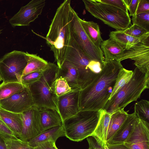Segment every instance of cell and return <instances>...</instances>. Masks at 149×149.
Wrapping results in <instances>:
<instances>
[{
	"mask_svg": "<svg viewBox=\"0 0 149 149\" xmlns=\"http://www.w3.org/2000/svg\"><path fill=\"white\" fill-rule=\"evenodd\" d=\"M0 119L18 138L22 127L20 114L10 112L1 107Z\"/></svg>",
	"mask_w": 149,
	"mask_h": 149,
	"instance_id": "obj_20",
	"label": "cell"
},
{
	"mask_svg": "<svg viewBox=\"0 0 149 149\" xmlns=\"http://www.w3.org/2000/svg\"><path fill=\"white\" fill-rule=\"evenodd\" d=\"M80 90H72L58 97V107L59 113L63 121L76 114L80 111L79 105Z\"/></svg>",
	"mask_w": 149,
	"mask_h": 149,
	"instance_id": "obj_15",
	"label": "cell"
},
{
	"mask_svg": "<svg viewBox=\"0 0 149 149\" xmlns=\"http://www.w3.org/2000/svg\"><path fill=\"white\" fill-rule=\"evenodd\" d=\"M109 36L110 38L124 45L126 50H127L146 38L149 36V33L141 38H137L126 34L123 31L116 30L111 32Z\"/></svg>",
	"mask_w": 149,
	"mask_h": 149,
	"instance_id": "obj_24",
	"label": "cell"
},
{
	"mask_svg": "<svg viewBox=\"0 0 149 149\" xmlns=\"http://www.w3.org/2000/svg\"><path fill=\"white\" fill-rule=\"evenodd\" d=\"M45 0H32L22 7L19 11L9 20L14 28L16 26H29L40 15L45 6Z\"/></svg>",
	"mask_w": 149,
	"mask_h": 149,
	"instance_id": "obj_11",
	"label": "cell"
},
{
	"mask_svg": "<svg viewBox=\"0 0 149 149\" xmlns=\"http://www.w3.org/2000/svg\"><path fill=\"white\" fill-rule=\"evenodd\" d=\"M123 31L129 35L137 38H141L149 33V31L141 27L133 24Z\"/></svg>",
	"mask_w": 149,
	"mask_h": 149,
	"instance_id": "obj_35",
	"label": "cell"
},
{
	"mask_svg": "<svg viewBox=\"0 0 149 149\" xmlns=\"http://www.w3.org/2000/svg\"><path fill=\"white\" fill-rule=\"evenodd\" d=\"M65 136L63 126H56L47 129L27 142L29 145L35 148L39 144L51 140L55 141L59 137Z\"/></svg>",
	"mask_w": 149,
	"mask_h": 149,
	"instance_id": "obj_19",
	"label": "cell"
},
{
	"mask_svg": "<svg viewBox=\"0 0 149 149\" xmlns=\"http://www.w3.org/2000/svg\"><path fill=\"white\" fill-rule=\"evenodd\" d=\"M2 29H0V34L1 33H2Z\"/></svg>",
	"mask_w": 149,
	"mask_h": 149,
	"instance_id": "obj_45",
	"label": "cell"
},
{
	"mask_svg": "<svg viewBox=\"0 0 149 149\" xmlns=\"http://www.w3.org/2000/svg\"><path fill=\"white\" fill-rule=\"evenodd\" d=\"M137 118L134 112L128 114L119 129L106 144L111 145L124 143L132 131Z\"/></svg>",
	"mask_w": 149,
	"mask_h": 149,
	"instance_id": "obj_17",
	"label": "cell"
},
{
	"mask_svg": "<svg viewBox=\"0 0 149 149\" xmlns=\"http://www.w3.org/2000/svg\"><path fill=\"white\" fill-rule=\"evenodd\" d=\"M0 136L3 139L7 149H34V148L29 145L27 142L23 141L19 138Z\"/></svg>",
	"mask_w": 149,
	"mask_h": 149,
	"instance_id": "obj_31",
	"label": "cell"
},
{
	"mask_svg": "<svg viewBox=\"0 0 149 149\" xmlns=\"http://www.w3.org/2000/svg\"><path fill=\"white\" fill-rule=\"evenodd\" d=\"M28 88L33 98V106L39 109L55 110L59 113L58 97L52 88L40 80L31 85Z\"/></svg>",
	"mask_w": 149,
	"mask_h": 149,
	"instance_id": "obj_10",
	"label": "cell"
},
{
	"mask_svg": "<svg viewBox=\"0 0 149 149\" xmlns=\"http://www.w3.org/2000/svg\"><path fill=\"white\" fill-rule=\"evenodd\" d=\"M71 15L70 29L73 38L91 59L104 63V57L102 52L89 38L81 24L78 14L72 7Z\"/></svg>",
	"mask_w": 149,
	"mask_h": 149,
	"instance_id": "obj_8",
	"label": "cell"
},
{
	"mask_svg": "<svg viewBox=\"0 0 149 149\" xmlns=\"http://www.w3.org/2000/svg\"><path fill=\"white\" fill-rule=\"evenodd\" d=\"M86 139L89 147L94 149H109L106 143L96 137L90 136Z\"/></svg>",
	"mask_w": 149,
	"mask_h": 149,
	"instance_id": "obj_36",
	"label": "cell"
},
{
	"mask_svg": "<svg viewBox=\"0 0 149 149\" xmlns=\"http://www.w3.org/2000/svg\"><path fill=\"white\" fill-rule=\"evenodd\" d=\"M22 127L19 138L27 142L42 132L39 109L34 106L20 113Z\"/></svg>",
	"mask_w": 149,
	"mask_h": 149,
	"instance_id": "obj_12",
	"label": "cell"
},
{
	"mask_svg": "<svg viewBox=\"0 0 149 149\" xmlns=\"http://www.w3.org/2000/svg\"><path fill=\"white\" fill-rule=\"evenodd\" d=\"M1 81H2V79L1 78V76L0 75V82Z\"/></svg>",
	"mask_w": 149,
	"mask_h": 149,
	"instance_id": "obj_44",
	"label": "cell"
},
{
	"mask_svg": "<svg viewBox=\"0 0 149 149\" xmlns=\"http://www.w3.org/2000/svg\"><path fill=\"white\" fill-rule=\"evenodd\" d=\"M53 88L54 92L58 97L72 90L68 85L66 79L63 77L58 78L56 79L54 84Z\"/></svg>",
	"mask_w": 149,
	"mask_h": 149,
	"instance_id": "obj_32",
	"label": "cell"
},
{
	"mask_svg": "<svg viewBox=\"0 0 149 149\" xmlns=\"http://www.w3.org/2000/svg\"><path fill=\"white\" fill-rule=\"evenodd\" d=\"M123 67L120 61L104 60L103 67L94 81L80 90L79 102L80 110L104 109L112 93L118 74Z\"/></svg>",
	"mask_w": 149,
	"mask_h": 149,
	"instance_id": "obj_1",
	"label": "cell"
},
{
	"mask_svg": "<svg viewBox=\"0 0 149 149\" xmlns=\"http://www.w3.org/2000/svg\"><path fill=\"white\" fill-rule=\"evenodd\" d=\"M127 59L133 60L141 71L149 74V36L126 50L115 60L121 62Z\"/></svg>",
	"mask_w": 149,
	"mask_h": 149,
	"instance_id": "obj_9",
	"label": "cell"
},
{
	"mask_svg": "<svg viewBox=\"0 0 149 149\" xmlns=\"http://www.w3.org/2000/svg\"><path fill=\"white\" fill-rule=\"evenodd\" d=\"M100 111L80 110L63 121L65 136L70 140L80 141L91 136L98 122Z\"/></svg>",
	"mask_w": 149,
	"mask_h": 149,
	"instance_id": "obj_5",
	"label": "cell"
},
{
	"mask_svg": "<svg viewBox=\"0 0 149 149\" xmlns=\"http://www.w3.org/2000/svg\"><path fill=\"white\" fill-rule=\"evenodd\" d=\"M0 136L15 139L19 138L0 119Z\"/></svg>",
	"mask_w": 149,
	"mask_h": 149,
	"instance_id": "obj_38",
	"label": "cell"
},
{
	"mask_svg": "<svg viewBox=\"0 0 149 149\" xmlns=\"http://www.w3.org/2000/svg\"><path fill=\"white\" fill-rule=\"evenodd\" d=\"M26 52L14 50L0 59V75L3 82L21 83L23 73L27 64Z\"/></svg>",
	"mask_w": 149,
	"mask_h": 149,
	"instance_id": "obj_7",
	"label": "cell"
},
{
	"mask_svg": "<svg viewBox=\"0 0 149 149\" xmlns=\"http://www.w3.org/2000/svg\"><path fill=\"white\" fill-rule=\"evenodd\" d=\"M133 24H136L149 31V11L142 13L132 16Z\"/></svg>",
	"mask_w": 149,
	"mask_h": 149,
	"instance_id": "obj_33",
	"label": "cell"
},
{
	"mask_svg": "<svg viewBox=\"0 0 149 149\" xmlns=\"http://www.w3.org/2000/svg\"><path fill=\"white\" fill-rule=\"evenodd\" d=\"M39 109L42 132L50 128L63 126V121L57 111L50 109Z\"/></svg>",
	"mask_w": 149,
	"mask_h": 149,
	"instance_id": "obj_18",
	"label": "cell"
},
{
	"mask_svg": "<svg viewBox=\"0 0 149 149\" xmlns=\"http://www.w3.org/2000/svg\"><path fill=\"white\" fill-rule=\"evenodd\" d=\"M124 144L129 149H149V122L137 117L132 131Z\"/></svg>",
	"mask_w": 149,
	"mask_h": 149,
	"instance_id": "obj_14",
	"label": "cell"
},
{
	"mask_svg": "<svg viewBox=\"0 0 149 149\" xmlns=\"http://www.w3.org/2000/svg\"><path fill=\"white\" fill-rule=\"evenodd\" d=\"M71 1L65 0L56 10L45 39L59 67L65 59L71 38Z\"/></svg>",
	"mask_w": 149,
	"mask_h": 149,
	"instance_id": "obj_2",
	"label": "cell"
},
{
	"mask_svg": "<svg viewBox=\"0 0 149 149\" xmlns=\"http://www.w3.org/2000/svg\"><path fill=\"white\" fill-rule=\"evenodd\" d=\"M81 24L86 33L93 43L100 48V45L103 41L99 26L97 24L93 21H88L79 18Z\"/></svg>",
	"mask_w": 149,
	"mask_h": 149,
	"instance_id": "obj_23",
	"label": "cell"
},
{
	"mask_svg": "<svg viewBox=\"0 0 149 149\" xmlns=\"http://www.w3.org/2000/svg\"><path fill=\"white\" fill-rule=\"evenodd\" d=\"M59 77L65 78L72 90L81 89L77 70L68 61L65 60L61 66L58 67L57 78Z\"/></svg>",
	"mask_w": 149,
	"mask_h": 149,
	"instance_id": "obj_16",
	"label": "cell"
},
{
	"mask_svg": "<svg viewBox=\"0 0 149 149\" xmlns=\"http://www.w3.org/2000/svg\"><path fill=\"white\" fill-rule=\"evenodd\" d=\"M86 9L92 15L116 31H123L131 23L129 15L121 9L100 0H83Z\"/></svg>",
	"mask_w": 149,
	"mask_h": 149,
	"instance_id": "obj_6",
	"label": "cell"
},
{
	"mask_svg": "<svg viewBox=\"0 0 149 149\" xmlns=\"http://www.w3.org/2000/svg\"><path fill=\"white\" fill-rule=\"evenodd\" d=\"M0 149H7L5 142L0 136Z\"/></svg>",
	"mask_w": 149,
	"mask_h": 149,
	"instance_id": "obj_43",
	"label": "cell"
},
{
	"mask_svg": "<svg viewBox=\"0 0 149 149\" xmlns=\"http://www.w3.org/2000/svg\"><path fill=\"white\" fill-rule=\"evenodd\" d=\"M111 114L105 110H100L97 124L91 136L96 137L106 143L107 130Z\"/></svg>",
	"mask_w": 149,
	"mask_h": 149,
	"instance_id": "obj_26",
	"label": "cell"
},
{
	"mask_svg": "<svg viewBox=\"0 0 149 149\" xmlns=\"http://www.w3.org/2000/svg\"><path fill=\"white\" fill-rule=\"evenodd\" d=\"M58 68L57 65L48 62L47 66L43 70L39 80L51 88L54 91L53 85L57 78Z\"/></svg>",
	"mask_w": 149,
	"mask_h": 149,
	"instance_id": "obj_27",
	"label": "cell"
},
{
	"mask_svg": "<svg viewBox=\"0 0 149 149\" xmlns=\"http://www.w3.org/2000/svg\"><path fill=\"white\" fill-rule=\"evenodd\" d=\"M33 106L32 96L27 87L10 97L0 100L1 108L18 113H22Z\"/></svg>",
	"mask_w": 149,
	"mask_h": 149,
	"instance_id": "obj_13",
	"label": "cell"
},
{
	"mask_svg": "<svg viewBox=\"0 0 149 149\" xmlns=\"http://www.w3.org/2000/svg\"><path fill=\"white\" fill-rule=\"evenodd\" d=\"M44 69L33 72L22 76L21 83L25 86L28 87L40 79Z\"/></svg>",
	"mask_w": 149,
	"mask_h": 149,
	"instance_id": "obj_34",
	"label": "cell"
},
{
	"mask_svg": "<svg viewBox=\"0 0 149 149\" xmlns=\"http://www.w3.org/2000/svg\"><path fill=\"white\" fill-rule=\"evenodd\" d=\"M148 11H149V1L139 0L136 15Z\"/></svg>",
	"mask_w": 149,
	"mask_h": 149,
	"instance_id": "obj_40",
	"label": "cell"
},
{
	"mask_svg": "<svg viewBox=\"0 0 149 149\" xmlns=\"http://www.w3.org/2000/svg\"><path fill=\"white\" fill-rule=\"evenodd\" d=\"M27 64L23 71L24 76L31 72L44 69L47 65L48 63L37 54L26 52Z\"/></svg>",
	"mask_w": 149,
	"mask_h": 149,
	"instance_id": "obj_25",
	"label": "cell"
},
{
	"mask_svg": "<svg viewBox=\"0 0 149 149\" xmlns=\"http://www.w3.org/2000/svg\"><path fill=\"white\" fill-rule=\"evenodd\" d=\"M34 149H58L55 145V142L49 140L39 144Z\"/></svg>",
	"mask_w": 149,
	"mask_h": 149,
	"instance_id": "obj_41",
	"label": "cell"
},
{
	"mask_svg": "<svg viewBox=\"0 0 149 149\" xmlns=\"http://www.w3.org/2000/svg\"><path fill=\"white\" fill-rule=\"evenodd\" d=\"M133 74V71L132 70H127L123 67L120 69L109 100L115 95L128 83L132 77Z\"/></svg>",
	"mask_w": 149,
	"mask_h": 149,
	"instance_id": "obj_29",
	"label": "cell"
},
{
	"mask_svg": "<svg viewBox=\"0 0 149 149\" xmlns=\"http://www.w3.org/2000/svg\"><path fill=\"white\" fill-rule=\"evenodd\" d=\"M0 108H1V107H0Z\"/></svg>",
	"mask_w": 149,
	"mask_h": 149,
	"instance_id": "obj_48",
	"label": "cell"
},
{
	"mask_svg": "<svg viewBox=\"0 0 149 149\" xmlns=\"http://www.w3.org/2000/svg\"><path fill=\"white\" fill-rule=\"evenodd\" d=\"M149 88V74L141 72L136 67L129 81L108 101L103 110L111 114L124 109L130 103L136 101L142 93Z\"/></svg>",
	"mask_w": 149,
	"mask_h": 149,
	"instance_id": "obj_3",
	"label": "cell"
},
{
	"mask_svg": "<svg viewBox=\"0 0 149 149\" xmlns=\"http://www.w3.org/2000/svg\"><path fill=\"white\" fill-rule=\"evenodd\" d=\"M125 1L130 15L132 16H135L139 0H126Z\"/></svg>",
	"mask_w": 149,
	"mask_h": 149,
	"instance_id": "obj_39",
	"label": "cell"
},
{
	"mask_svg": "<svg viewBox=\"0 0 149 149\" xmlns=\"http://www.w3.org/2000/svg\"></svg>",
	"mask_w": 149,
	"mask_h": 149,
	"instance_id": "obj_47",
	"label": "cell"
},
{
	"mask_svg": "<svg viewBox=\"0 0 149 149\" xmlns=\"http://www.w3.org/2000/svg\"><path fill=\"white\" fill-rule=\"evenodd\" d=\"M124 109L117 110L111 114L106 139L110 140L119 129L126 119L128 113Z\"/></svg>",
	"mask_w": 149,
	"mask_h": 149,
	"instance_id": "obj_22",
	"label": "cell"
},
{
	"mask_svg": "<svg viewBox=\"0 0 149 149\" xmlns=\"http://www.w3.org/2000/svg\"><path fill=\"white\" fill-rule=\"evenodd\" d=\"M65 60L69 61L77 69L81 89L88 86L94 81L102 70L104 63L91 59L78 45L72 36Z\"/></svg>",
	"mask_w": 149,
	"mask_h": 149,
	"instance_id": "obj_4",
	"label": "cell"
},
{
	"mask_svg": "<svg viewBox=\"0 0 149 149\" xmlns=\"http://www.w3.org/2000/svg\"><path fill=\"white\" fill-rule=\"evenodd\" d=\"M134 113L139 118L148 122L149 120V102L141 100L136 102L134 106Z\"/></svg>",
	"mask_w": 149,
	"mask_h": 149,
	"instance_id": "obj_30",
	"label": "cell"
},
{
	"mask_svg": "<svg viewBox=\"0 0 149 149\" xmlns=\"http://www.w3.org/2000/svg\"><path fill=\"white\" fill-rule=\"evenodd\" d=\"M88 149H93V148H91V147H89Z\"/></svg>",
	"mask_w": 149,
	"mask_h": 149,
	"instance_id": "obj_46",
	"label": "cell"
},
{
	"mask_svg": "<svg viewBox=\"0 0 149 149\" xmlns=\"http://www.w3.org/2000/svg\"><path fill=\"white\" fill-rule=\"evenodd\" d=\"M100 47L104 56V60H115L118 56L126 50L124 45L110 38L103 40Z\"/></svg>",
	"mask_w": 149,
	"mask_h": 149,
	"instance_id": "obj_21",
	"label": "cell"
},
{
	"mask_svg": "<svg viewBox=\"0 0 149 149\" xmlns=\"http://www.w3.org/2000/svg\"><path fill=\"white\" fill-rule=\"evenodd\" d=\"M103 3L109 4L119 8L129 14L127 6L124 0H100Z\"/></svg>",
	"mask_w": 149,
	"mask_h": 149,
	"instance_id": "obj_37",
	"label": "cell"
},
{
	"mask_svg": "<svg viewBox=\"0 0 149 149\" xmlns=\"http://www.w3.org/2000/svg\"><path fill=\"white\" fill-rule=\"evenodd\" d=\"M25 87L20 82H2L0 84V100L10 97Z\"/></svg>",
	"mask_w": 149,
	"mask_h": 149,
	"instance_id": "obj_28",
	"label": "cell"
},
{
	"mask_svg": "<svg viewBox=\"0 0 149 149\" xmlns=\"http://www.w3.org/2000/svg\"><path fill=\"white\" fill-rule=\"evenodd\" d=\"M106 144L109 149H129L124 143L111 145Z\"/></svg>",
	"mask_w": 149,
	"mask_h": 149,
	"instance_id": "obj_42",
	"label": "cell"
}]
</instances>
